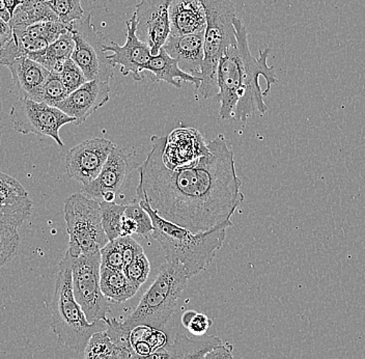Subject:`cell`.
<instances>
[{
	"mask_svg": "<svg viewBox=\"0 0 365 359\" xmlns=\"http://www.w3.org/2000/svg\"><path fill=\"white\" fill-rule=\"evenodd\" d=\"M59 21L45 0H26L14 11L10 20L11 29H26L36 23Z\"/></svg>",
	"mask_w": 365,
	"mask_h": 359,
	"instance_id": "cell-25",
	"label": "cell"
},
{
	"mask_svg": "<svg viewBox=\"0 0 365 359\" xmlns=\"http://www.w3.org/2000/svg\"><path fill=\"white\" fill-rule=\"evenodd\" d=\"M127 24V41L124 45L111 42L109 46H105L104 51L113 52L108 56L113 67L120 66V73L124 76L131 74L135 81L143 79V73L148 61L152 59V49L147 43L141 41L137 36V21L135 14L131 19L125 22Z\"/></svg>",
	"mask_w": 365,
	"mask_h": 359,
	"instance_id": "cell-13",
	"label": "cell"
},
{
	"mask_svg": "<svg viewBox=\"0 0 365 359\" xmlns=\"http://www.w3.org/2000/svg\"><path fill=\"white\" fill-rule=\"evenodd\" d=\"M74 49L75 41L70 31L48 46L45 51L33 54L29 59H34L50 72L59 73L65 61L72 57Z\"/></svg>",
	"mask_w": 365,
	"mask_h": 359,
	"instance_id": "cell-24",
	"label": "cell"
},
{
	"mask_svg": "<svg viewBox=\"0 0 365 359\" xmlns=\"http://www.w3.org/2000/svg\"><path fill=\"white\" fill-rule=\"evenodd\" d=\"M2 1H4L6 10L9 11V13L11 14V16L13 15L14 11L17 10L18 6L22 4L21 0H2Z\"/></svg>",
	"mask_w": 365,
	"mask_h": 359,
	"instance_id": "cell-40",
	"label": "cell"
},
{
	"mask_svg": "<svg viewBox=\"0 0 365 359\" xmlns=\"http://www.w3.org/2000/svg\"><path fill=\"white\" fill-rule=\"evenodd\" d=\"M114 346L106 331L96 333L91 337L84 350V359H110Z\"/></svg>",
	"mask_w": 365,
	"mask_h": 359,
	"instance_id": "cell-30",
	"label": "cell"
},
{
	"mask_svg": "<svg viewBox=\"0 0 365 359\" xmlns=\"http://www.w3.org/2000/svg\"><path fill=\"white\" fill-rule=\"evenodd\" d=\"M125 275L139 288L147 281L150 272V261L145 253L124 267Z\"/></svg>",
	"mask_w": 365,
	"mask_h": 359,
	"instance_id": "cell-34",
	"label": "cell"
},
{
	"mask_svg": "<svg viewBox=\"0 0 365 359\" xmlns=\"http://www.w3.org/2000/svg\"><path fill=\"white\" fill-rule=\"evenodd\" d=\"M234 25L237 45L230 46L219 63V93L215 99L220 102L219 116L222 120L247 122L255 111L266 113L264 97L278 79L275 69L268 66L270 48L259 50V56L255 59L250 52L243 20L237 16Z\"/></svg>",
	"mask_w": 365,
	"mask_h": 359,
	"instance_id": "cell-2",
	"label": "cell"
},
{
	"mask_svg": "<svg viewBox=\"0 0 365 359\" xmlns=\"http://www.w3.org/2000/svg\"><path fill=\"white\" fill-rule=\"evenodd\" d=\"M205 33L173 36L170 34L163 49L179 61L184 72L200 77L205 57Z\"/></svg>",
	"mask_w": 365,
	"mask_h": 359,
	"instance_id": "cell-18",
	"label": "cell"
},
{
	"mask_svg": "<svg viewBox=\"0 0 365 359\" xmlns=\"http://www.w3.org/2000/svg\"><path fill=\"white\" fill-rule=\"evenodd\" d=\"M11 17V14L9 13L8 10H6L4 1H2V0H0V18H1V19L4 20V21L6 22H10Z\"/></svg>",
	"mask_w": 365,
	"mask_h": 359,
	"instance_id": "cell-41",
	"label": "cell"
},
{
	"mask_svg": "<svg viewBox=\"0 0 365 359\" xmlns=\"http://www.w3.org/2000/svg\"><path fill=\"white\" fill-rule=\"evenodd\" d=\"M133 234H136L135 223L132 219L125 216L122 226V237L132 236Z\"/></svg>",
	"mask_w": 365,
	"mask_h": 359,
	"instance_id": "cell-39",
	"label": "cell"
},
{
	"mask_svg": "<svg viewBox=\"0 0 365 359\" xmlns=\"http://www.w3.org/2000/svg\"><path fill=\"white\" fill-rule=\"evenodd\" d=\"M210 152L204 137L193 128L173 130L164 146L163 160L168 168H182Z\"/></svg>",
	"mask_w": 365,
	"mask_h": 359,
	"instance_id": "cell-15",
	"label": "cell"
},
{
	"mask_svg": "<svg viewBox=\"0 0 365 359\" xmlns=\"http://www.w3.org/2000/svg\"><path fill=\"white\" fill-rule=\"evenodd\" d=\"M115 196L116 193H114L113 191L106 192V193H104V196H103V202L113 203L114 200H115Z\"/></svg>",
	"mask_w": 365,
	"mask_h": 359,
	"instance_id": "cell-42",
	"label": "cell"
},
{
	"mask_svg": "<svg viewBox=\"0 0 365 359\" xmlns=\"http://www.w3.org/2000/svg\"><path fill=\"white\" fill-rule=\"evenodd\" d=\"M111 359H123V358H111Z\"/></svg>",
	"mask_w": 365,
	"mask_h": 359,
	"instance_id": "cell-43",
	"label": "cell"
},
{
	"mask_svg": "<svg viewBox=\"0 0 365 359\" xmlns=\"http://www.w3.org/2000/svg\"><path fill=\"white\" fill-rule=\"evenodd\" d=\"M171 0H141L134 11L136 34L157 56L170 34V6Z\"/></svg>",
	"mask_w": 365,
	"mask_h": 359,
	"instance_id": "cell-12",
	"label": "cell"
},
{
	"mask_svg": "<svg viewBox=\"0 0 365 359\" xmlns=\"http://www.w3.org/2000/svg\"><path fill=\"white\" fill-rule=\"evenodd\" d=\"M118 243L122 251L123 258H124V265L127 266L130 263L133 262L139 256L145 253L143 246L135 241L131 236H125L118 238ZM124 266V267H125Z\"/></svg>",
	"mask_w": 365,
	"mask_h": 359,
	"instance_id": "cell-36",
	"label": "cell"
},
{
	"mask_svg": "<svg viewBox=\"0 0 365 359\" xmlns=\"http://www.w3.org/2000/svg\"><path fill=\"white\" fill-rule=\"evenodd\" d=\"M45 1H49V0H45Z\"/></svg>",
	"mask_w": 365,
	"mask_h": 359,
	"instance_id": "cell-45",
	"label": "cell"
},
{
	"mask_svg": "<svg viewBox=\"0 0 365 359\" xmlns=\"http://www.w3.org/2000/svg\"><path fill=\"white\" fill-rule=\"evenodd\" d=\"M168 136H153L152 150L139 166L138 198L166 221L192 233L232 226V217L244 201L234 153L223 135L207 143L210 152L175 169L164 163Z\"/></svg>",
	"mask_w": 365,
	"mask_h": 359,
	"instance_id": "cell-1",
	"label": "cell"
},
{
	"mask_svg": "<svg viewBox=\"0 0 365 359\" xmlns=\"http://www.w3.org/2000/svg\"><path fill=\"white\" fill-rule=\"evenodd\" d=\"M133 168L134 161L131 155L124 148L114 146L100 175L90 184L83 186L82 191L93 200H100L108 191L118 193L125 186Z\"/></svg>",
	"mask_w": 365,
	"mask_h": 359,
	"instance_id": "cell-14",
	"label": "cell"
},
{
	"mask_svg": "<svg viewBox=\"0 0 365 359\" xmlns=\"http://www.w3.org/2000/svg\"><path fill=\"white\" fill-rule=\"evenodd\" d=\"M182 324L194 337L207 335L210 327L213 325V320L207 315L195 310H187L182 315Z\"/></svg>",
	"mask_w": 365,
	"mask_h": 359,
	"instance_id": "cell-32",
	"label": "cell"
},
{
	"mask_svg": "<svg viewBox=\"0 0 365 359\" xmlns=\"http://www.w3.org/2000/svg\"><path fill=\"white\" fill-rule=\"evenodd\" d=\"M34 203L19 181L0 171V225L19 228L31 216Z\"/></svg>",
	"mask_w": 365,
	"mask_h": 359,
	"instance_id": "cell-17",
	"label": "cell"
},
{
	"mask_svg": "<svg viewBox=\"0 0 365 359\" xmlns=\"http://www.w3.org/2000/svg\"><path fill=\"white\" fill-rule=\"evenodd\" d=\"M21 99L36 101L50 71L29 57H20L8 67Z\"/></svg>",
	"mask_w": 365,
	"mask_h": 359,
	"instance_id": "cell-20",
	"label": "cell"
},
{
	"mask_svg": "<svg viewBox=\"0 0 365 359\" xmlns=\"http://www.w3.org/2000/svg\"><path fill=\"white\" fill-rule=\"evenodd\" d=\"M63 213L70 237L67 251L73 258L100 251L108 243L97 200L82 193L72 194L66 200Z\"/></svg>",
	"mask_w": 365,
	"mask_h": 359,
	"instance_id": "cell-7",
	"label": "cell"
},
{
	"mask_svg": "<svg viewBox=\"0 0 365 359\" xmlns=\"http://www.w3.org/2000/svg\"><path fill=\"white\" fill-rule=\"evenodd\" d=\"M73 291L90 323L107 319L110 313V301L103 295L101 253L93 251L73 258Z\"/></svg>",
	"mask_w": 365,
	"mask_h": 359,
	"instance_id": "cell-8",
	"label": "cell"
},
{
	"mask_svg": "<svg viewBox=\"0 0 365 359\" xmlns=\"http://www.w3.org/2000/svg\"><path fill=\"white\" fill-rule=\"evenodd\" d=\"M71 33L75 49L71 59L78 65L88 81L109 82L113 79V67L105 54V36L91 23V14L72 23Z\"/></svg>",
	"mask_w": 365,
	"mask_h": 359,
	"instance_id": "cell-9",
	"label": "cell"
},
{
	"mask_svg": "<svg viewBox=\"0 0 365 359\" xmlns=\"http://www.w3.org/2000/svg\"><path fill=\"white\" fill-rule=\"evenodd\" d=\"M103 295L110 303L122 304L135 296L139 287L125 275L123 270L101 266L100 280Z\"/></svg>",
	"mask_w": 365,
	"mask_h": 359,
	"instance_id": "cell-23",
	"label": "cell"
},
{
	"mask_svg": "<svg viewBox=\"0 0 365 359\" xmlns=\"http://www.w3.org/2000/svg\"><path fill=\"white\" fill-rule=\"evenodd\" d=\"M101 206L102 223L109 241L122 237V226L125 219L127 206L115 203H100Z\"/></svg>",
	"mask_w": 365,
	"mask_h": 359,
	"instance_id": "cell-26",
	"label": "cell"
},
{
	"mask_svg": "<svg viewBox=\"0 0 365 359\" xmlns=\"http://www.w3.org/2000/svg\"><path fill=\"white\" fill-rule=\"evenodd\" d=\"M141 207L148 212L154 226L153 238L165 253L166 261H179L190 278L209 266L221 248L227 228L207 233H192L187 228L162 218L145 198H139Z\"/></svg>",
	"mask_w": 365,
	"mask_h": 359,
	"instance_id": "cell-3",
	"label": "cell"
},
{
	"mask_svg": "<svg viewBox=\"0 0 365 359\" xmlns=\"http://www.w3.org/2000/svg\"><path fill=\"white\" fill-rule=\"evenodd\" d=\"M58 74L61 80H63L68 93L78 90L79 88H81L83 84L88 82V79L84 76L81 69L78 67V65L72 59L65 61Z\"/></svg>",
	"mask_w": 365,
	"mask_h": 359,
	"instance_id": "cell-33",
	"label": "cell"
},
{
	"mask_svg": "<svg viewBox=\"0 0 365 359\" xmlns=\"http://www.w3.org/2000/svg\"><path fill=\"white\" fill-rule=\"evenodd\" d=\"M70 95L58 73L51 72L38 93L36 102L46 103L56 107Z\"/></svg>",
	"mask_w": 365,
	"mask_h": 359,
	"instance_id": "cell-27",
	"label": "cell"
},
{
	"mask_svg": "<svg viewBox=\"0 0 365 359\" xmlns=\"http://www.w3.org/2000/svg\"><path fill=\"white\" fill-rule=\"evenodd\" d=\"M125 216L132 219L136 225V234L138 236L150 238L154 233V226L152 219L148 212L141 207L140 203H133L127 206L125 211Z\"/></svg>",
	"mask_w": 365,
	"mask_h": 359,
	"instance_id": "cell-31",
	"label": "cell"
},
{
	"mask_svg": "<svg viewBox=\"0 0 365 359\" xmlns=\"http://www.w3.org/2000/svg\"><path fill=\"white\" fill-rule=\"evenodd\" d=\"M225 343L215 335H202L190 338L182 333L175 335L173 343H168L165 348L170 359H202L212 350L223 346Z\"/></svg>",
	"mask_w": 365,
	"mask_h": 359,
	"instance_id": "cell-22",
	"label": "cell"
},
{
	"mask_svg": "<svg viewBox=\"0 0 365 359\" xmlns=\"http://www.w3.org/2000/svg\"><path fill=\"white\" fill-rule=\"evenodd\" d=\"M10 116L16 131L24 135L50 137L61 148L65 143L59 136V130L67 123H75L74 118L57 107L21 98L11 107Z\"/></svg>",
	"mask_w": 365,
	"mask_h": 359,
	"instance_id": "cell-10",
	"label": "cell"
},
{
	"mask_svg": "<svg viewBox=\"0 0 365 359\" xmlns=\"http://www.w3.org/2000/svg\"><path fill=\"white\" fill-rule=\"evenodd\" d=\"M170 26L173 36L205 33L207 16L200 0H171Z\"/></svg>",
	"mask_w": 365,
	"mask_h": 359,
	"instance_id": "cell-19",
	"label": "cell"
},
{
	"mask_svg": "<svg viewBox=\"0 0 365 359\" xmlns=\"http://www.w3.org/2000/svg\"><path fill=\"white\" fill-rule=\"evenodd\" d=\"M110 93L109 82L88 81L78 90L71 93L56 107L74 118L75 125L79 126L109 102Z\"/></svg>",
	"mask_w": 365,
	"mask_h": 359,
	"instance_id": "cell-16",
	"label": "cell"
},
{
	"mask_svg": "<svg viewBox=\"0 0 365 359\" xmlns=\"http://www.w3.org/2000/svg\"><path fill=\"white\" fill-rule=\"evenodd\" d=\"M207 16L205 31V57L200 79L204 99L218 95V68L220 59L230 46L237 45L234 19L237 17L232 0H200Z\"/></svg>",
	"mask_w": 365,
	"mask_h": 359,
	"instance_id": "cell-6",
	"label": "cell"
},
{
	"mask_svg": "<svg viewBox=\"0 0 365 359\" xmlns=\"http://www.w3.org/2000/svg\"><path fill=\"white\" fill-rule=\"evenodd\" d=\"M100 253H101V266L124 270V258H123L122 251L118 246V240L109 241L100 251Z\"/></svg>",
	"mask_w": 365,
	"mask_h": 359,
	"instance_id": "cell-35",
	"label": "cell"
},
{
	"mask_svg": "<svg viewBox=\"0 0 365 359\" xmlns=\"http://www.w3.org/2000/svg\"><path fill=\"white\" fill-rule=\"evenodd\" d=\"M13 38V29L10 23L4 21L0 18V50L4 47Z\"/></svg>",
	"mask_w": 365,
	"mask_h": 359,
	"instance_id": "cell-38",
	"label": "cell"
},
{
	"mask_svg": "<svg viewBox=\"0 0 365 359\" xmlns=\"http://www.w3.org/2000/svg\"><path fill=\"white\" fill-rule=\"evenodd\" d=\"M114 146L109 139L93 137L71 148L66 158L68 177L82 186L90 184L101 173Z\"/></svg>",
	"mask_w": 365,
	"mask_h": 359,
	"instance_id": "cell-11",
	"label": "cell"
},
{
	"mask_svg": "<svg viewBox=\"0 0 365 359\" xmlns=\"http://www.w3.org/2000/svg\"><path fill=\"white\" fill-rule=\"evenodd\" d=\"M20 246V235L16 226L0 225V268L13 258Z\"/></svg>",
	"mask_w": 365,
	"mask_h": 359,
	"instance_id": "cell-28",
	"label": "cell"
},
{
	"mask_svg": "<svg viewBox=\"0 0 365 359\" xmlns=\"http://www.w3.org/2000/svg\"><path fill=\"white\" fill-rule=\"evenodd\" d=\"M73 257L66 253L59 263L56 281V291L51 301V328L61 344L84 352L91 337L106 331L108 320L90 323L73 291Z\"/></svg>",
	"mask_w": 365,
	"mask_h": 359,
	"instance_id": "cell-4",
	"label": "cell"
},
{
	"mask_svg": "<svg viewBox=\"0 0 365 359\" xmlns=\"http://www.w3.org/2000/svg\"><path fill=\"white\" fill-rule=\"evenodd\" d=\"M145 72L152 75L153 81H164L177 89L182 88L181 81L189 82L198 90L202 84L200 77L192 76L184 72L179 66V61L168 56V52L161 48L157 56H153L150 59Z\"/></svg>",
	"mask_w": 365,
	"mask_h": 359,
	"instance_id": "cell-21",
	"label": "cell"
},
{
	"mask_svg": "<svg viewBox=\"0 0 365 359\" xmlns=\"http://www.w3.org/2000/svg\"><path fill=\"white\" fill-rule=\"evenodd\" d=\"M202 359H235L232 346L230 344H225L210 351Z\"/></svg>",
	"mask_w": 365,
	"mask_h": 359,
	"instance_id": "cell-37",
	"label": "cell"
},
{
	"mask_svg": "<svg viewBox=\"0 0 365 359\" xmlns=\"http://www.w3.org/2000/svg\"><path fill=\"white\" fill-rule=\"evenodd\" d=\"M22 2L26 1V0H21Z\"/></svg>",
	"mask_w": 365,
	"mask_h": 359,
	"instance_id": "cell-44",
	"label": "cell"
},
{
	"mask_svg": "<svg viewBox=\"0 0 365 359\" xmlns=\"http://www.w3.org/2000/svg\"><path fill=\"white\" fill-rule=\"evenodd\" d=\"M47 2L63 24H72L86 15L80 0H49Z\"/></svg>",
	"mask_w": 365,
	"mask_h": 359,
	"instance_id": "cell-29",
	"label": "cell"
},
{
	"mask_svg": "<svg viewBox=\"0 0 365 359\" xmlns=\"http://www.w3.org/2000/svg\"><path fill=\"white\" fill-rule=\"evenodd\" d=\"M190 278L179 261H166L135 310L122 322L123 327L128 331L138 326L163 330Z\"/></svg>",
	"mask_w": 365,
	"mask_h": 359,
	"instance_id": "cell-5",
	"label": "cell"
}]
</instances>
